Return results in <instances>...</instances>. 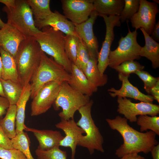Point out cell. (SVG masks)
Masks as SVG:
<instances>
[{
  "mask_svg": "<svg viewBox=\"0 0 159 159\" xmlns=\"http://www.w3.org/2000/svg\"><path fill=\"white\" fill-rule=\"evenodd\" d=\"M106 121L110 127L118 131L123 138V143L115 153L119 158L132 153L148 154L158 143L155 132L151 130L145 132L138 131L128 124L125 117L117 115L114 119L107 118Z\"/></svg>",
  "mask_w": 159,
  "mask_h": 159,
  "instance_id": "1",
  "label": "cell"
},
{
  "mask_svg": "<svg viewBox=\"0 0 159 159\" xmlns=\"http://www.w3.org/2000/svg\"><path fill=\"white\" fill-rule=\"evenodd\" d=\"M43 52L39 43L32 37L25 38L20 43L14 59L23 87L30 83Z\"/></svg>",
  "mask_w": 159,
  "mask_h": 159,
  "instance_id": "2",
  "label": "cell"
},
{
  "mask_svg": "<svg viewBox=\"0 0 159 159\" xmlns=\"http://www.w3.org/2000/svg\"><path fill=\"white\" fill-rule=\"evenodd\" d=\"M41 31L32 37L39 43L43 52L51 56L57 63L70 74L72 63L65 53L64 34L49 26L43 27Z\"/></svg>",
  "mask_w": 159,
  "mask_h": 159,
  "instance_id": "3",
  "label": "cell"
},
{
  "mask_svg": "<svg viewBox=\"0 0 159 159\" xmlns=\"http://www.w3.org/2000/svg\"><path fill=\"white\" fill-rule=\"evenodd\" d=\"M71 80V74L43 52L40 64L30 82V97L33 99L40 88L47 83L57 80L69 82Z\"/></svg>",
  "mask_w": 159,
  "mask_h": 159,
  "instance_id": "4",
  "label": "cell"
},
{
  "mask_svg": "<svg viewBox=\"0 0 159 159\" xmlns=\"http://www.w3.org/2000/svg\"><path fill=\"white\" fill-rule=\"evenodd\" d=\"M93 104V100H90L87 104L78 110L81 117L76 122L77 125L84 130L86 134L81 136L77 146L87 148L91 155L95 150L102 153L105 151L103 147L104 142L103 137L95 124L91 115Z\"/></svg>",
  "mask_w": 159,
  "mask_h": 159,
  "instance_id": "5",
  "label": "cell"
},
{
  "mask_svg": "<svg viewBox=\"0 0 159 159\" xmlns=\"http://www.w3.org/2000/svg\"><path fill=\"white\" fill-rule=\"evenodd\" d=\"M90 97L83 95L71 86L67 81H63L57 98L53 105L55 110H62L58 114L61 119H74L75 112L90 100Z\"/></svg>",
  "mask_w": 159,
  "mask_h": 159,
  "instance_id": "6",
  "label": "cell"
},
{
  "mask_svg": "<svg viewBox=\"0 0 159 159\" xmlns=\"http://www.w3.org/2000/svg\"><path fill=\"white\" fill-rule=\"evenodd\" d=\"M2 11L7 14V23L16 28L26 38L41 32L35 26L32 12L26 0H15L14 7L4 6Z\"/></svg>",
  "mask_w": 159,
  "mask_h": 159,
  "instance_id": "7",
  "label": "cell"
},
{
  "mask_svg": "<svg viewBox=\"0 0 159 159\" xmlns=\"http://www.w3.org/2000/svg\"><path fill=\"white\" fill-rule=\"evenodd\" d=\"M136 30L128 32L125 37H121L118 45L113 51H111L108 58V66L114 69L122 62L128 60L139 59V53L141 47L137 41Z\"/></svg>",
  "mask_w": 159,
  "mask_h": 159,
  "instance_id": "8",
  "label": "cell"
},
{
  "mask_svg": "<svg viewBox=\"0 0 159 159\" xmlns=\"http://www.w3.org/2000/svg\"><path fill=\"white\" fill-rule=\"evenodd\" d=\"M62 82L58 80L51 82L40 88L31 102V116L45 113L51 108L57 98Z\"/></svg>",
  "mask_w": 159,
  "mask_h": 159,
  "instance_id": "9",
  "label": "cell"
},
{
  "mask_svg": "<svg viewBox=\"0 0 159 159\" xmlns=\"http://www.w3.org/2000/svg\"><path fill=\"white\" fill-rule=\"evenodd\" d=\"M117 111L124 115L130 122H136L138 115L157 116L159 113V106L153 103L140 102L134 103L126 97H117Z\"/></svg>",
  "mask_w": 159,
  "mask_h": 159,
  "instance_id": "10",
  "label": "cell"
},
{
  "mask_svg": "<svg viewBox=\"0 0 159 159\" xmlns=\"http://www.w3.org/2000/svg\"><path fill=\"white\" fill-rule=\"evenodd\" d=\"M159 10L157 4L146 0H140L138 11L130 19L131 25L135 30L143 28L150 36L156 23V16Z\"/></svg>",
  "mask_w": 159,
  "mask_h": 159,
  "instance_id": "11",
  "label": "cell"
},
{
  "mask_svg": "<svg viewBox=\"0 0 159 159\" xmlns=\"http://www.w3.org/2000/svg\"><path fill=\"white\" fill-rule=\"evenodd\" d=\"M93 0H61L64 15L75 25L84 22L94 10Z\"/></svg>",
  "mask_w": 159,
  "mask_h": 159,
  "instance_id": "12",
  "label": "cell"
},
{
  "mask_svg": "<svg viewBox=\"0 0 159 159\" xmlns=\"http://www.w3.org/2000/svg\"><path fill=\"white\" fill-rule=\"evenodd\" d=\"M101 17L105 24L106 33L101 49L98 54L97 66L99 72L103 74L108 66L109 56L114 38V28L120 26L121 23L119 16L103 15Z\"/></svg>",
  "mask_w": 159,
  "mask_h": 159,
  "instance_id": "13",
  "label": "cell"
},
{
  "mask_svg": "<svg viewBox=\"0 0 159 159\" xmlns=\"http://www.w3.org/2000/svg\"><path fill=\"white\" fill-rule=\"evenodd\" d=\"M98 16L97 12L94 10L87 20L80 24L75 25V32L86 46L90 57L97 59L99 52L98 43L94 33L93 27Z\"/></svg>",
  "mask_w": 159,
  "mask_h": 159,
  "instance_id": "14",
  "label": "cell"
},
{
  "mask_svg": "<svg viewBox=\"0 0 159 159\" xmlns=\"http://www.w3.org/2000/svg\"><path fill=\"white\" fill-rule=\"evenodd\" d=\"M55 126L62 130L65 135L60 143V146L70 148L71 150V159H75L76 147L80 138L85 133L84 130L77 125L74 119H61Z\"/></svg>",
  "mask_w": 159,
  "mask_h": 159,
  "instance_id": "15",
  "label": "cell"
},
{
  "mask_svg": "<svg viewBox=\"0 0 159 159\" xmlns=\"http://www.w3.org/2000/svg\"><path fill=\"white\" fill-rule=\"evenodd\" d=\"M130 76H125L118 73V79L122 82L121 87L118 90L114 87L108 89L107 91L110 95L112 97H129L140 102L153 103L154 100L153 97L143 93L137 87L133 86L129 80Z\"/></svg>",
  "mask_w": 159,
  "mask_h": 159,
  "instance_id": "16",
  "label": "cell"
},
{
  "mask_svg": "<svg viewBox=\"0 0 159 159\" xmlns=\"http://www.w3.org/2000/svg\"><path fill=\"white\" fill-rule=\"evenodd\" d=\"M26 38L16 28L6 23L0 29V45L14 59L19 46Z\"/></svg>",
  "mask_w": 159,
  "mask_h": 159,
  "instance_id": "17",
  "label": "cell"
},
{
  "mask_svg": "<svg viewBox=\"0 0 159 159\" xmlns=\"http://www.w3.org/2000/svg\"><path fill=\"white\" fill-rule=\"evenodd\" d=\"M34 23L36 27L40 30L44 27L49 26L61 31L65 35L77 36L75 32V24L56 10L44 19L34 21Z\"/></svg>",
  "mask_w": 159,
  "mask_h": 159,
  "instance_id": "18",
  "label": "cell"
},
{
  "mask_svg": "<svg viewBox=\"0 0 159 159\" xmlns=\"http://www.w3.org/2000/svg\"><path fill=\"white\" fill-rule=\"evenodd\" d=\"M25 130L32 132L39 142L37 149L47 150L59 147L64 138L59 131L51 130H39L25 126Z\"/></svg>",
  "mask_w": 159,
  "mask_h": 159,
  "instance_id": "19",
  "label": "cell"
},
{
  "mask_svg": "<svg viewBox=\"0 0 159 159\" xmlns=\"http://www.w3.org/2000/svg\"><path fill=\"white\" fill-rule=\"evenodd\" d=\"M70 74L71 80L68 82L82 94L90 97L97 91V87L92 84L84 72L73 63Z\"/></svg>",
  "mask_w": 159,
  "mask_h": 159,
  "instance_id": "20",
  "label": "cell"
},
{
  "mask_svg": "<svg viewBox=\"0 0 159 159\" xmlns=\"http://www.w3.org/2000/svg\"><path fill=\"white\" fill-rule=\"evenodd\" d=\"M144 35L145 44L142 47L139 55L150 60L152 68L155 69L159 67V43L153 39L142 28H140Z\"/></svg>",
  "mask_w": 159,
  "mask_h": 159,
  "instance_id": "21",
  "label": "cell"
},
{
  "mask_svg": "<svg viewBox=\"0 0 159 159\" xmlns=\"http://www.w3.org/2000/svg\"><path fill=\"white\" fill-rule=\"evenodd\" d=\"M0 54L2 62L1 78L21 85L14 58L1 46Z\"/></svg>",
  "mask_w": 159,
  "mask_h": 159,
  "instance_id": "22",
  "label": "cell"
},
{
  "mask_svg": "<svg viewBox=\"0 0 159 159\" xmlns=\"http://www.w3.org/2000/svg\"><path fill=\"white\" fill-rule=\"evenodd\" d=\"M94 10L98 16H120L125 4L124 0H93Z\"/></svg>",
  "mask_w": 159,
  "mask_h": 159,
  "instance_id": "23",
  "label": "cell"
},
{
  "mask_svg": "<svg viewBox=\"0 0 159 159\" xmlns=\"http://www.w3.org/2000/svg\"><path fill=\"white\" fill-rule=\"evenodd\" d=\"M31 95L30 83L24 86L23 88L21 94L16 104V114L15 122V131L16 134L24 130L25 110L26 103Z\"/></svg>",
  "mask_w": 159,
  "mask_h": 159,
  "instance_id": "24",
  "label": "cell"
},
{
  "mask_svg": "<svg viewBox=\"0 0 159 159\" xmlns=\"http://www.w3.org/2000/svg\"><path fill=\"white\" fill-rule=\"evenodd\" d=\"M97 59L90 57L84 73L90 83L98 88L106 84L108 77L106 74L100 73L97 67Z\"/></svg>",
  "mask_w": 159,
  "mask_h": 159,
  "instance_id": "25",
  "label": "cell"
},
{
  "mask_svg": "<svg viewBox=\"0 0 159 159\" xmlns=\"http://www.w3.org/2000/svg\"><path fill=\"white\" fill-rule=\"evenodd\" d=\"M16 114V105H10L5 116L0 120V125L10 139L14 138L16 135L15 129Z\"/></svg>",
  "mask_w": 159,
  "mask_h": 159,
  "instance_id": "26",
  "label": "cell"
},
{
  "mask_svg": "<svg viewBox=\"0 0 159 159\" xmlns=\"http://www.w3.org/2000/svg\"><path fill=\"white\" fill-rule=\"evenodd\" d=\"M5 97L10 105L16 104L21 94L23 87L11 80H5L0 78Z\"/></svg>",
  "mask_w": 159,
  "mask_h": 159,
  "instance_id": "27",
  "label": "cell"
},
{
  "mask_svg": "<svg viewBox=\"0 0 159 159\" xmlns=\"http://www.w3.org/2000/svg\"><path fill=\"white\" fill-rule=\"evenodd\" d=\"M26 1L34 16V21L44 19L52 12L50 7L49 0Z\"/></svg>",
  "mask_w": 159,
  "mask_h": 159,
  "instance_id": "28",
  "label": "cell"
},
{
  "mask_svg": "<svg viewBox=\"0 0 159 159\" xmlns=\"http://www.w3.org/2000/svg\"><path fill=\"white\" fill-rule=\"evenodd\" d=\"M11 139L14 148L21 151L27 159H34L30 150V141L26 132L23 131L16 134L15 137Z\"/></svg>",
  "mask_w": 159,
  "mask_h": 159,
  "instance_id": "29",
  "label": "cell"
},
{
  "mask_svg": "<svg viewBox=\"0 0 159 159\" xmlns=\"http://www.w3.org/2000/svg\"><path fill=\"white\" fill-rule=\"evenodd\" d=\"M136 122L140 126V132H143L150 130L156 135H159V116L140 115L137 117Z\"/></svg>",
  "mask_w": 159,
  "mask_h": 159,
  "instance_id": "30",
  "label": "cell"
},
{
  "mask_svg": "<svg viewBox=\"0 0 159 159\" xmlns=\"http://www.w3.org/2000/svg\"><path fill=\"white\" fill-rule=\"evenodd\" d=\"M80 38L77 36L68 35L65 37L64 50L68 59L73 63L76 61Z\"/></svg>",
  "mask_w": 159,
  "mask_h": 159,
  "instance_id": "31",
  "label": "cell"
},
{
  "mask_svg": "<svg viewBox=\"0 0 159 159\" xmlns=\"http://www.w3.org/2000/svg\"><path fill=\"white\" fill-rule=\"evenodd\" d=\"M144 68V66L137 61L128 60L122 62L113 69L118 73L127 76H130L132 73L135 74L138 71L143 70Z\"/></svg>",
  "mask_w": 159,
  "mask_h": 159,
  "instance_id": "32",
  "label": "cell"
},
{
  "mask_svg": "<svg viewBox=\"0 0 159 159\" xmlns=\"http://www.w3.org/2000/svg\"><path fill=\"white\" fill-rule=\"evenodd\" d=\"M125 4L119 16L121 23L130 19L138 11L140 0H124Z\"/></svg>",
  "mask_w": 159,
  "mask_h": 159,
  "instance_id": "33",
  "label": "cell"
},
{
  "mask_svg": "<svg viewBox=\"0 0 159 159\" xmlns=\"http://www.w3.org/2000/svg\"><path fill=\"white\" fill-rule=\"evenodd\" d=\"M90 58L89 51L86 46L80 39L76 61L74 64L84 73Z\"/></svg>",
  "mask_w": 159,
  "mask_h": 159,
  "instance_id": "34",
  "label": "cell"
},
{
  "mask_svg": "<svg viewBox=\"0 0 159 159\" xmlns=\"http://www.w3.org/2000/svg\"><path fill=\"white\" fill-rule=\"evenodd\" d=\"M35 153L37 159H67V152L59 149V147L47 150L37 149Z\"/></svg>",
  "mask_w": 159,
  "mask_h": 159,
  "instance_id": "35",
  "label": "cell"
},
{
  "mask_svg": "<svg viewBox=\"0 0 159 159\" xmlns=\"http://www.w3.org/2000/svg\"><path fill=\"white\" fill-rule=\"evenodd\" d=\"M143 81L144 88L149 95L151 89L159 81V77H155L148 72L143 70L138 71L135 73Z\"/></svg>",
  "mask_w": 159,
  "mask_h": 159,
  "instance_id": "36",
  "label": "cell"
},
{
  "mask_svg": "<svg viewBox=\"0 0 159 159\" xmlns=\"http://www.w3.org/2000/svg\"><path fill=\"white\" fill-rule=\"evenodd\" d=\"M0 158L1 159H27L19 150L13 148L7 149L0 147Z\"/></svg>",
  "mask_w": 159,
  "mask_h": 159,
  "instance_id": "37",
  "label": "cell"
},
{
  "mask_svg": "<svg viewBox=\"0 0 159 159\" xmlns=\"http://www.w3.org/2000/svg\"><path fill=\"white\" fill-rule=\"evenodd\" d=\"M0 147L7 149L14 148L13 143L0 125Z\"/></svg>",
  "mask_w": 159,
  "mask_h": 159,
  "instance_id": "38",
  "label": "cell"
},
{
  "mask_svg": "<svg viewBox=\"0 0 159 159\" xmlns=\"http://www.w3.org/2000/svg\"><path fill=\"white\" fill-rule=\"evenodd\" d=\"M10 105L8 100L6 97L0 96V117L6 113Z\"/></svg>",
  "mask_w": 159,
  "mask_h": 159,
  "instance_id": "39",
  "label": "cell"
},
{
  "mask_svg": "<svg viewBox=\"0 0 159 159\" xmlns=\"http://www.w3.org/2000/svg\"><path fill=\"white\" fill-rule=\"evenodd\" d=\"M149 95L152 96L154 100L159 102V81L151 89Z\"/></svg>",
  "mask_w": 159,
  "mask_h": 159,
  "instance_id": "40",
  "label": "cell"
},
{
  "mask_svg": "<svg viewBox=\"0 0 159 159\" xmlns=\"http://www.w3.org/2000/svg\"><path fill=\"white\" fill-rule=\"evenodd\" d=\"M151 37L157 42L159 41V21L155 24Z\"/></svg>",
  "mask_w": 159,
  "mask_h": 159,
  "instance_id": "41",
  "label": "cell"
},
{
  "mask_svg": "<svg viewBox=\"0 0 159 159\" xmlns=\"http://www.w3.org/2000/svg\"><path fill=\"white\" fill-rule=\"evenodd\" d=\"M119 159H146L144 157L138 153H132L127 155L120 158Z\"/></svg>",
  "mask_w": 159,
  "mask_h": 159,
  "instance_id": "42",
  "label": "cell"
},
{
  "mask_svg": "<svg viewBox=\"0 0 159 159\" xmlns=\"http://www.w3.org/2000/svg\"><path fill=\"white\" fill-rule=\"evenodd\" d=\"M153 159H159V144L155 146L150 152Z\"/></svg>",
  "mask_w": 159,
  "mask_h": 159,
  "instance_id": "43",
  "label": "cell"
},
{
  "mask_svg": "<svg viewBox=\"0 0 159 159\" xmlns=\"http://www.w3.org/2000/svg\"><path fill=\"white\" fill-rule=\"evenodd\" d=\"M0 2L8 7H14L15 5V0H0Z\"/></svg>",
  "mask_w": 159,
  "mask_h": 159,
  "instance_id": "44",
  "label": "cell"
},
{
  "mask_svg": "<svg viewBox=\"0 0 159 159\" xmlns=\"http://www.w3.org/2000/svg\"><path fill=\"white\" fill-rule=\"evenodd\" d=\"M0 96L5 97L4 92L3 90L2 85L1 81L0 80Z\"/></svg>",
  "mask_w": 159,
  "mask_h": 159,
  "instance_id": "45",
  "label": "cell"
},
{
  "mask_svg": "<svg viewBox=\"0 0 159 159\" xmlns=\"http://www.w3.org/2000/svg\"><path fill=\"white\" fill-rule=\"evenodd\" d=\"M2 70V62L1 59V56H0V78H1V72Z\"/></svg>",
  "mask_w": 159,
  "mask_h": 159,
  "instance_id": "46",
  "label": "cell"
},
{
  "mask_svg": "<svg viewBox=\"0 0 159 159\" xmlns=\"http://www.w3.org/2000/svg\"><path fill=\"white\" fill-rule=\"evenodd\" d=\"M6 23H4L1 19L0 17V29L4 27Z\"/></svg>",
  "mask_w": 159,
  "mask_h": 159,
  "instance_id": "47",
  "label": "cell"
},
{
  "mask_svg": "<svg viewBox=\"0 0 159 159\" xmlns=\"http://www.w3.org/2000/svg\"><path fill=\"white\" fill-rule=\"evenodd\" d=\"M153 2L157 4H159V0H153Z\"/></svg>",
  "mask_w": 159,
  "mask_h": 159,
  "instance_id": "48",
  "label": "cell"
}]
</instances>
